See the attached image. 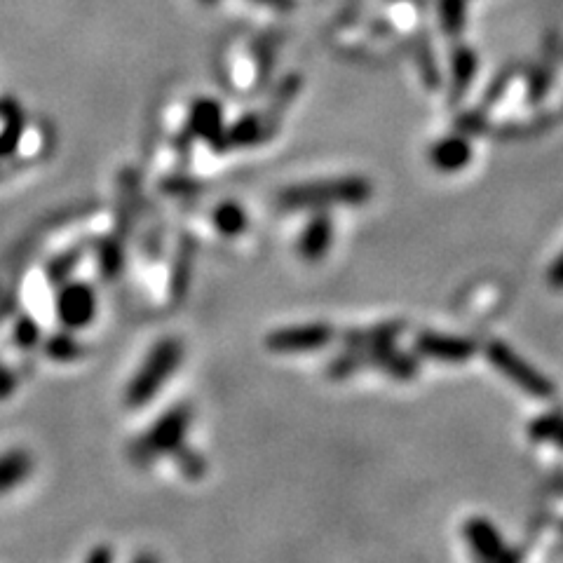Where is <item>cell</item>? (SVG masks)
Returning a JSON list of instances; mask_svg holds the SVG:
<instances>
[{
	"label": "cell",
	"instance_id": "1",
	"mask_svg": "<svg viewBox=\"0 0 563 563\" xmlns=\"http://www.w3.org/2000/svg\"><path fill=\"white\" fill-rule=\"evenodd\" d=\"M373 195V186L366 176H331V179H315L294 183L284 188L277 198V205L284 212H303V209H329L331 205H364Z\"/></svg>",
	"mask_w": 563,
	"mask_h": 563
},
{
	"label": "cell",
	"instance_id": "2",
	"mask_svg": "<svg viewBox=\"0 0 563 563\" xmlns=\"http://www.w3.org/2000/svg\"><path fill=\"white\" fill-rule=\"evenodd\" d=\"M183 352H186V348H183V343L176 336L160 338L146 355L144 364L132 376V381L127 383L125 404L130 409H141V406L153 402L181 366Z\"/></svg>",
	"mask_w": 563,
	"mask_h": 563
},
{
	"label": "cell",
	"instance_id": "3",
	"mask_svg": "<svg viewBox=\"0 0 563 563\" xmlns=\"http://www.w3.org/2000/svg\"><path fill=\"white\" fill-rule=\"evenodd\" d=\"M193 423V406L191 404H176L167 409L155 423L148 427L144 434L127 449V458L134 465L146 467L158 463L160 458L172 456L181 444H186V434Z\"/></svg>",
	"mask_w": 563,
	"mask_h": 563
},
{
	"label": "cell",
	"instance_id": "4",
	"mask_svg": "<svg viewBox=\"0 0 563 563\" xmlns=\"http://www.w3.org/2000/svg\"><path fill=\"white\" fill-rule=\"evenodd\" d=\"M486 359L498 369L507 381H512L517 388H521L526 395L535 399H552L554 397V385L545 373H540L533 364H528L519 352H514L510 345L503 341H491L486 345Z\"/></svg>",
	"mask_w": 563,
	"mask_h": 563
},
{
	"label": "cell",
	"instance_id": "5",
	"mask_svg": "<svg viewBox=\"0 0 563 563\" xmlns=\"http://www.w3.org/2000/svg\"><path fill=\"white\" fill-rule=\"evenodd\" d=\"M334 338L336 331L329 322H308L270 331L263 343L275 355H298V352H315L327 348Z\"/></svg>",
	"mask_w": 563,
	"mask_h": 563
},
{
	"label": "cell",
	"instance_id": "6",
	"mask_svg": "<svg viewBox=\"0 0 563 563\" xmlns=\"http://www.w3.org/2000/svg\"><path fill=\"white\" fill-rule=\"evenodd\" d=\"M223 127L226 125H223V108L219 101L214 99L193 101L191 111H188L186 125H183V132L174 141L179 158L186 160L188 155H191L193 141L200 139L212 144V141L223 132Z\"/></svg>",
	"mask_w": 563,
	"mask_h": 563
},
{
	"label": "cell",
	"instance_id": "7",
	"mask_svg": "<svg viewBox=\"0 0 563 563\" xmlns=\"http://www.w3.org/2000/svg\"><path fill=\"white\" fill-rule=\"evenodd\" d=\"M54 312H57L64 329L78 331L90 327L94 315H97V291L87 282L69 280L59 284Z\"/></svg>",
	"mask_w": 563,
	"mask_h": 563
},
{
	"label": "cell",
	"instance_id": "8",
	"mask_svg": "<svg viewBox=\"0 0 563 563\" xmlns=\"http://www.w3.org/2000/svg\"><path fill=\"white\" fill-rule=\"evenodd\" d=\"M479 345L472 338L437 334V331H420L413 341V352L420 359H432V362L444 364H463L470 362Z\"/></svg>",
	"mask_w": 563,
	"mask_h": 563
},
{
	"label": "cell",
	"instance_id": "9",
	"mask_svg": "<svg viewBox=\"0 0 563 563\" xmlns=\"http://www.w3.org/2000/svg\"><path fill=\"white\" fill-rule=\"evenodd\" d=\"M334 244V219L327 209H315L296 240V252L305 263H317Z\"/></svg>",
	"mask_w": 563,
	"mask_h": 563
},
{
	"label": "cell",
	"instance_id": "10",
	"mask_svg": "<svg viewBox=\"0 0 563 563\" xmlns=\"http://www.w3.org/2000/svg\"><path fill=\"white\" fill-rule=\"evenodd\" d=\"M266 141L268 134L261 113H244L242 118H237L233 122V125L223 127V132L209 146H212L216 153H228V151H237V148H252L266 144Z\"/></svg>",
	"mask_w": 563,
	"mask_h": 563
},
{
	"label": "cell",
	"instance_id": "11",
	"mask_svg": "<svg viewBox=\"0 0 563 563\" xmlns=\"http://www.w3.org/2000/svg\"><path fill=\"white\" fill-rule=\"evenodd\" d=\"M366 366L388 373L395 381H413L420 371V357L416 352H404L395 348V343L378 345V348L362 350Z\"/></svg>",
	"mask_w": 563,
	"mask_h": 563
},
{
	"label": "cell",
	"instance_id": "12",
	"mask_svg": "<svg viewBox=\"0 0 563 563\" xmlns=\"http://www.w3.org/2000/svg\"><path fill=\"white\" fill-rule=\"evenodd\" d=\"M463 535H465L467 545H470V549L479 556V559H484V561L514 559V556L507 552L503 535L498 533V528H495L488 519L474 517L470 521H465Z\"/></svg>",
	"mask_w": 563,
	"mask_h": 563
},
{
	"label": "cell",
	"instance_id": "13",
	"mask_svg": "<svg viewBox=\"0 0 563 563\" xmlns=\"http://www.w3.org/2000/svg\"><path fill=\"white\" fill-rule=\"evenodd\" d=\"M430 162L437 172L456 174L472 162V144L463 134H451V137L439 139L430 148Z\"/></svg>",
	"mask_w": 563,
	"mask_h": 563
},
{
	"label": "cell",
	"instance_id": "14",
	"mask_svg": "<svg viewBox=\"0 0 563 563\" xmlns=\"http://www.w3.org/2000/svg\"><path fill=\"white\" fill-rule=\"evenodd\" d=\"M406 324L402 320H392V322H381L373 324V327H359V329H345L341 336V341L345 348H378V345H388L395 343L399 336L404 334Z\"/></svg>",
	"mask_w": 563,
	"mask_h": 563
},
{
	"label": "cell",
	"instance_id": "15",
	"mask_svg": "<svg viewBox=\"0 0 563 563\" xmlns=\"http://www.w3.org/2000/svg\"><path fill=\"white\" fill-rule=\"evenodd\" d=\"M33 472V458L26 449H10L0 456V495L15 491Z\"/></svg>",
	"mask_w": 563,
	"mask_h": 563
},
{
	"label": "cell",
	"instance_id": "16",
	"mask_svg": "<svg viewBox=\"0 0 563 563\" xmlns=\"http://www.w3.org/2000/svg\"><path fill=\"white\" fill-rule=\"evenodd\" d=\"M301 85H303L301 76L291 73V76H287V78L282 80V85L277 87V92L273 94V97H270L268 108L261 113L263 125H266L268 139L277 132V127H280V122L284 118V111H287V108L291 106V101L296 99V94L301 92Z\"/></svg>",
	"mask_w": 563,
	"mask_h": 563
},
{
	"label": "cell",
	"instance_id": "17",
	"mask_svg": "<svg viewBox=\"0 0 563 563\" xmlns=\"http://www.w3.org/2000/svg\"><path fill=\"white\" fill-rule=\"evenodd\" d=\"M195 240L193 237H183L179 244V252H176L174 266H172V280H169V289H172V298L176 303H181V298L188 294L191 289V275H193V263H195Z\"/></svg>",
	"mask_w": 563,
	"mask_h": 563
},
{
	"label": "cell",
	"instance_id": "18",
	"mask_svg": "<svg viewBox=\"0 0 563 563\" xmlns=\"http://www.w3.org/2000/svg\"><path fill=\"white\" fill-rule=\"evenodd\" d=\"M212 223L223 237H237L242 235L249 226V214L240 202L235 200H223L216 205L212 212Z\"/></svg>",
	"mask_w": 563,
	"mask_h": 563
},
{
	"label": "cell",
	"instance_id": "19",
	"mask_svg": "<svg viewBox=\"0 0 563 563\" xmlns=\"http://www.w3.org/2000/svg\"><path fill=\"white\" fill-rule=\"evenodd\" d=\"M87 252H90V244H76V247L66 249V252L54 256V259L47 263V268H45L47 282H50L52 287H59V284L69 282L73 270L80 266V261L85 259Z\"/></svg>",
	"mask_w": 563,
	"mask_h": 563
},
{
	"label": "cell",
	"instance_id": "20",
	"mask_svg": "<svg viewBox=\"0 0 563 563\" xmlns=\"http://www.w3.org/2000/svg\"><path fill=\"white\" fill-rule=\"evenodd\" d=\"M99 261V273L104 280H118L122 268H125V252H122V242L118 237H104L99 244H94Z\"/></svg>",
	"mask_w": 563,
	"mask_h": 563
},
{
	"label": "cell",
	"instance_id": "21",
	"mask_svg": "<svg viewBox=\"0 0 563 563\" xmlns=\"http://www.w3.org/2000/svg\"><path fill=\"white\" fill-rule=\"evenodd\" d=\"M43 348H45V355L50 357L52 362H61V364L76 362V359L85 355L83 343H80L78 338H73L69 331H59V334L47 336Z\"/></svg>",
	"mask_w": 563,
	"mask_h": 563
},
{
	"label": "cell",
	"instance_id": "22",
	"mask_svg": "<svg viewBox=\"0 0 563 563\" xmlns=\"http://www.w3.org/2000/svg\"><path fill=\"white\" fill-rule=\"evenodd\" d=\"M453 101H458L463 97L467 87L472 85L474 80V71H477V59H474V52L472 50H465V47H460V50L453 54Z\"/></svg>",
	"mask_w": 563,
	"mask_h": 563
},
{
	"label": "cell",
	"instance_id": "23",
	"mask_svg": "<svg viewBox=\"0 0 563 563\" xmlns=\"http://www.w3.org/2000/svg\"><path fill=\"white\" fill-rule=\"evenodd\" d=\"M369 369L366 366V357L359 348H345L341 355L334 357L327 366V376L331 381H348V378L355 376L357 371Z\"/></svg>",
	"mask_w": 563,
	"mask_h": 563
},
{
	"label": "cell",
	"instance_id": "24",
	"mask_svg": "<svg viewBox=\"0 0 563 563\" xmlns=\"http://www.w3.org/2000/svg\"><path fill=\"white\" fill-rule=\"evenodd\" d=\"M24 130H26V120L19 108H10L8 113L3 115V130H0V153L8 158L17 151L19 141L24 137Z\"/></svg>",
	"mask_w": 563,
	"mask_h": 563
},
{
	"label": "cell",
	"instance_id": "25",
	"mask_svg": "<svg viewBox=\"0 0 563 563\" xmlns=\"http://www.w3.org/2000/svg\"><path fill=\"white\" fill-rule=\"evenodd\" d=\"M533 442H552L563 449V416L561 413H545L535 418L528 427Z\"/></svg>",
	"mask_w": 563,
	"mask_h": 563
},
{
	"label": "cell",
	"instance_id": "26",
	"mask_svg": "<svg viewBox=\"0 0 563 563\" xmlns=\"http://www.w3.org/2000/svg\"><path fill=\"white\" fill-rule=\"evenodd\" d=\"M172 460L179 467V472L183 474L186 479H202L207 472V460L200 456L198 451L191 449L188 444H181L179 449L172 453Z\"/></svg>",
	"mask_w": 563,
	"mask_h": 563
},
{
	"label": "cell",
	"instance_id": "27",
	"mask_svg": "<svg viewBox=\"0 0 563 563\" xmlns=\"http://www.w3.org/2000/svg\"><path fill=\"white\" fill-rule=\"evenodd\" d=\"M12 338H15L17 348L33 350L40 341H43V329H40V324L33 320V317L24 315L17 320L15 334H12Z\"/></svg>",
	"mask_w": 563,
	"mask_h": 563
},
{
	"label": "cell",
	"instance_id": "28",
	"mask_svg": "<svg viewBox=\"0 0 563 563\" xmlns=\"http://www.w3.org/2000/svg\"><path fill=\"white\" fill-rule=\"evenodd\" d=\"M463 0H442V24L446 33H458L463 29Z\"/></svg>",
	"mask_w": 563,
	"mask_h": 563
},
{
	"label": "cell",
	"instance_id": "29",
	"mask_svg": "<svg viewBox=\"0 0 563 563\" xmlns=\"http://www.w3.org/2000/svg\"><path fill=\"white\" fill-rule=\"evenodd\" d=\"M162 191L172 195H195L202 191V183L186 174H179V176H169V179L162 181Z\"/></svg>",
	"mask_w": 563,
	"mask_h": 563
},
{
	"label": "cell",
	"instance_id": "30",
	"mask_svg": "<svg viewBox=\"0 0 563 563\" xmlns=\"http://www.w3.org/2000/svg\"><path fill=\"white\" fill-rule=\"evenodd\" d=\"M17 385H19V381H17L15 373H12L5 364H0V399L12 397V392L17 390Z\"/></svg>",
	"mask_w": 563,
	"mask_h": 563
},
{
	"label": "cell",
	"instance_id": "31",
	"mask_svg": "<svg viewBox=\"0 0 563 563\" xmlns=\"http://www.w3.org/2000/svg\"><path fill=\"white\" fill-rule=\"evenodd\" d=\"M252 3L261 5V8L273 10V12H291L296 8V0H252Z\"/></svg>",
	"mask_w": 563,
	"mask_h": 563
},
{
	"label": "cell",
	"instance_id": "32",
	"mask_svg": "<svg viewBox=\"0 0 563 563\" xmlns=\"http://www.w3.org/2000/svg\"><path fill=\"white\" fill-rule=\"evenodd\" d=\"M549 284H552L554 289H563V254L556 256V261L552 263V268H549Z\"/></svg>",
	"mask_w": 563,
	"mask_h": 563
},
{
	"label": "cell",
	"instance_id": "33",
	"mask_svg": "<svg viewBox=\"0 0 563 563\" xmlns=\"http://www.w3.org/2000/svg\"><path fill=\"white\" fill-rule=\"evenodd\" d=\"M115 559V554H113V549L111 547H97L94 552L87 554V561H92V563H108V561H113Z\"/></svg>",
	"mask_w": 563,
	"mask_h": 563
},
{
	"label": "cell",
	"instance_id": "34",
	"mask_svg": "<svg viewBox=\"0 0 563 563\" xmlns=\"http://www.w3.org/2000/svg\"><path fill=\"white\" fill-rule=\"evenodd\" d=\"M15 106H17V104H15V101H12V99H0V118H3V115L8 113L10 108H15Z\"/></svg>",
	"mask_w": 563,
	"mask_h": 563
},
{
	"label": "cell",
	"instance_id": "35",
	"mask_svg": "<svg viewBox=\"0 0 563 563\" xmlns=\"http://www.w3.org/2000/svg\"><path fill=\"white\" fill-rule=\"evenodd\" d=\"M200 3H205V5H214V3H219V0H200Z\"/></svg>",
	"mask_w": 563,
	"mask_h": 563
},
{
	"label": "cell",
	"instance_id": "36",
	"mask_svg": "<svg viewBox=\"0 0 563 563\" xmlns=\"http://www.w3.org/2000/svg\"><path fill=\"white\" fill-rule=\"evenodd\" d=\"M3 158H5V155H3V153H0V160H3Z\"/></svg>",
	"mask_w": 563,
	"mask_h": 563
}]
</instances>
